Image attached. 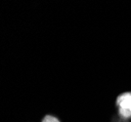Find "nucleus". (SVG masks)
Here are the masks:
<instances>
[{"instance_id":"nucleus-2","label":"nucleus","mask_w":131,"mask_h":122,"mask_svg":"<svg viewBox=\"0 0 131 122\" xmlns=\"http://www.w3.org/2000/svg\"><path fill=\"white\" fill-rule=\"evenodd\" d=\"M42 122H60V120L57 117L53 116V115H46L43 118Z\"/></svg>"},{"instance_id":"nucleus-1","label":"nucleus","mask_w":131,"mask_h":122,"mask_svg":"<svg viewBox=\"0 0 131 122\" xmlns=\"http://www.w3.org/2000/svg\"><path fill=\"white\" fill-rule=\"evenodd\" d=\"M116 105L118 108H124L131 112V92H125L119 95L116 99Z\"/></svg>"}]
</instances>
